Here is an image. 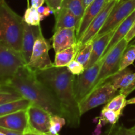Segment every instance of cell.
<instances>
[{
    "label": "cell",
    "mask_w": 135,
    "mask_h": 135,
    "mask_svg": "<svg viewBox=\"0 0 135 135\" xmlns=\"http://www.w3.org/2000/svg\"><path fill=\"white\" fill-rule=\"evenodd\" d=\"M36 76L55 94L64 113V117L71 128L80 125V115L79 102L75 93L76 79L67 67L55 66L35 71Z\"/></svg>",
    "instance_id": "6da1fadb"
},
{
    "label": "cell",
    "mask_w": 135,
    "mask_h": 135,
    "mask_svg": "<svg viewBox=\"0 0 135 135\" xmlns=\"http://www.w3.org/2000/svg\"><path fill=\"white\" fill-rule=\"evenodd\" d=\"M1 87L17 92L32 104L44 108L52 115L64 117L63 109L54 92L38 79L35 71L26 65L21 67Z\"/></svg>",
    "instance_id": "7a4b0ae2"
},
{
    "label": "cell",
    "mask_w": 135,
    "mask_h": 135,
    "mask_svg": "<svg viewBox=\"0 0 135 135\" xmlns=\"http://www.w3.org/2000/svg\"><path fill=\"white\" fill-rule=\"evenodd\" d=\"M23 18L9 6L5 0H0V30L3 42L18 52L22 48L24 30Z\"/></svg>",
    "instance_id": "3957f363"
},
{
    "label": "cell",
    "mask_w": 135,
    "mask_h": 135,
    "mask_svg": "<svg viewBox=\"0 0 135 135\" xmlns=\"http://www.w3.org/2000/svg\"><path fill=\"white\" fill-rule=\"evenodd\" d=\"M129 42L123 38L107 54L102 65L98 75L90 92L98 88L100 85L107 81L112 75L119 71L121 58L124 51L129 46Z\"/></svg>",
    "instance_id": "277c9868"
},
{
    "label": "cell",
    "mask_w": 135,
    "mask_h": 135,
    "mask_svg": "<svg viewBox=\"0 0 135 135\" xmlns=\"http://www.w3.org/2000/svg\"><path fill=\"white\" fill-rule=\"evenodd\" d=\"M26 65L21 52L0 41V84L3 85L21 67Z\"/></svg>",
    "instance_id": "5b68a950"
},
{
    "label": "cell",
    "mask_w": 135,
    "mask_h": 135,
    "mask_svg": "<svg viewBox=\"0 0 135 135\" xmlns=\"http://www.w3.org/2000/svg\"><path fill=\"white\" fill-rule=\"evenodd\" d=\"M117 92V90L115 89L110 82H105L79 103L81 116L93 108L109 102L116 96Z\"/></svg>",
    "instance_id": "8992f818"
},
{
    "label": "cell",
    "mask_w": 135,
    "mask_h": 135,
    "mask_svg": "<svg viewBox=\"0 0 135 135\" xmlns=\"http://www.w3.org/2000/svg\"><path fill=\"white\" fill-rule=\"evenodd\" d=\"M50 40L44 38L42 31L40 32L36 40L32 54L26 67L33 71L43 70L54 66L49 56V51L51 48Z\"/></svg>",
    "instance_id": "52a82bcc"
},
{
    "label": "cell",
    "mask_w": 135,
    "mask_h": 135,
    "mask_svg": "<svg viewBox=\"0 0 135 135\" xmlns=\"http://www.w3.org/2000/svg\"><path fill=\"white\" fill-rule=\"evenodd\" d=\"M28 131L26 133L45 134L50 133L52 114L38 105L32 104L27 109Z\"/></svg>",
    "instance_id": "ba28073f"
},
{
    "label": "cell",
    "mask_w": 135,
    "mask_h": 135,
    "mask_svg": "<svg viewBox=\"0 0 135 135\" xmlns=\"http://www.w3.org/2000/svg\"><path fill=\"white\" fill-rule=\"evenodd\" d=\"M134 11H135V0H127L120 4H116L102 28L99 31L93 40L118 27L120 24Z\"/></svg>",
    "instance_id": "9c48e42d"
},
{
    "label": "cell",
    "mask_w": 135,
    "mask_h": 135,
    "mask_svg": "<svg viewBox=\"0 0 135 135\" xmlns=\"http://www.w3.org/2000/svg\"><path fill=\"white\" fill-rule=\"evenodd\" d=\"M105 58H101L94 65L86 69L75 80V93L78 102H81L90 92L98 75L99 71Z\"/></svg>",
    "instance_id": "30bf717a"
},
{
    "label": "cell",
    "mask_w": 135,
    "mask_h": 135,
    "mask_svg": "<svg viewBox=\"0 0 135 135\" xmlns=\"http://www.w3.org/2000/svg\"><path fill=\"white\" fill-rule=\"evenodd\" d=\"M118 1L119 0H112L109 2L105 3L101 11L94 18L82 38L77 42L79 46V50H81L84 45L86 44L90 41H93V39L96 37L99 31L102 28L103 26L106 22L109 15L114 9Z\"/></svg>",
    "instance_id": "8fae6325"
},
{
    "label": "cell",
    "mask_w": 135,
    "mask_h": 135,
    "mask_svg": "<svg viewBox=\"0 0 135 135\" xmlns=\"http://www.w3.org/2000/svg\"><path fill=\"white\" fill-rule=\"evenodd\" d=\"M0 127L26 133L28 131L27 109L0 117Z\"/></svg>",
    "instance_id": "7c38bea8"
},
{
    "label": "cell",
    "mask_w": 135,
    "mask_h": 135,
    "mask_svg": "<svg viewBox=\"0 0 135 135\" xmlns=\"http://www.w3.org/2000/svg\"><path fill=\"white\" fill-rule=\"evenodd\" d=\"M41 31H42V28L40 25L30 26L25 22H24L23 36H22V48H21V53L26 65L30 61L34 44Z\"/></svg>",
    "instance_id": "4fadbf2b"
},
{
    "label": "cell",
    "mask_w": 135,
    "mask_h": 135,
    "mask_svg": "<svg viewBox=\"0 0 135 135\" xmlns=\"http://www.w3.org/2000/svg\"><path fill=\"white\" fill-rule=\"evenodd\" d=\"M76 28H63L54 32L52 47L55 53L66 50L77 43Z\"/></svg>",
    "instance_id": "5bb4252c"
},
{
    "label": "cell",
    "mask_w": 135,
    "mask_h": 135,
    "mask_svg": "<svg viewBox=\"0 0 135 135\" xmlns=\"http://www.w3.org/2000/svg\"><path fill=\"white\" fill-rule=\"evenodd\" d=\"M106 0H94L93 2L86 9L84 15L76 28V35L77 42L82 38L94 18L101 11L105 5Z\"/></svg>",
    "instance_id": "9a60e30c"
},
{
    "label": "cell",
    "mask_w": 135,
    "mask_h": 135,
    "mask_svg": "<svg viewBox=\"0 0 135 135\" xmlns=\"http://www.w3.org/2000/svg\"><path fill=\"white\" fill-rule=\"evenodd\" d=\"M117 28L118 27L115 28V29L112 30V31L104 34L102 36L94 40L92 54H91L90 58L88 64L86 66L85 69L90 67L91 66L94 65L96 62H98L101 59L104 51L108 47L112 36H113Z\"/></svg>",
    "instance_id": "2e32d148"
},
{
    "label": "cell",
    "mask_w": 135,
    "mask_h": 135,
    "mask_svg": "<svg viewBox=\"0 0 135 135\" xmlns=\"http://www.w3.org/2000/svg\"><path fill=\"white\" fill-rule=\"evenodd\" d=\"M135 22V11L133 12L127 18H125L121 24L118 28H117L116 31L115 32L114 34L112 36L108 47L104 51L102 56L101 58H105L107 54L120 42L122 39L125 38L127 34L131 30L133 26V24Z\"/></svg>",
    "instance_id": "e0dca14e"
},
{
    "label": "cell",
    "mask_w": 135,
    "mask_h": 135,
    "mask_svg": "<svg viewBox=\"0 0 135 135\" xmlns=\"http://www.w3.org/2000/svg\"><path fill=\"white\" fill-rule=\"evenodd\" d=\"M55 18V25L53 30L54 32L61 29L78 28L79 21L77 17L69 9L61 7L54 14Z\"/></svg>",
    "instance_id": "ac0fdd59"
},
{
    "label": "cell",
    "mask_w": 135,
    "mask_h": 135,
    "mask_svg": "<svg viewBox=\"0 0 135 135\" xmlns=\"http://www.w3.org/2000/svg\"><path fill=\"white\" fill-rule=\"evenodd\" d=\"M134 78L135 73L127 67L122 71L116 73L108 80L115 89L118 90V89L123 90L129 86L134 80Z\"/></svg>",
    "instance_id": "d6986e66"
},
{
    "label": "cell",
    "mask_w": 135,
    "mask_h": 135,
    "mask_svg": "<svg viewBox=\"0 0 135 135\" xmlns=\"http://www.w3.org/2000/svg\"><path fill=\"white\" fill-rule=\"evenodd\" d=\"M79 51V46L78 43H76L72 47L55 53L54 66L57 67H67L70 62L75 59Z\"/></svg>",
    "instance_id": "ffe728a7"
},
{
    "label": "cell",
    "mask_w": 135,
    "mask_h": 135,
    "mask_svg": "<svg viewBox=\"0 0 135 135\" xmlns=\"http://www.w3.org/2000/svg\"><path fill=\"white\" fill-rule=\"evenodd\" d=\"M31 102L24 98L20 100L9 102L0 105V117L18 112L20 110L27 109Z\"/></svg>",
    "instance_id": "44dd1931"
},
{
    "label": "cell",
    "mask_w": 135,
    "mask_h": 135,
    "mask_svg": "<svg viewBox=\"0 0 135 135\" xmlns=\"http://www.w3.org/2000/svg\"><path fill=\"white\" fill-rule=\"evenodd\" d=\"M84 1L85 0H63L61 7L71 11L77 17L80 23L85 11Z\"/></svg>",
    "instance_id": "7402d4cb"
},
{
    "label": "cell",
    "mask_w": 135,
    "mask_h": 135,
    "mask_svg": "<svg viewBox=\"0 0 135 135\" xmlns=\"http://www.w3.org/2000/svg\"><path fill=\"white\" fill-rule=\"evenodd\" d=\"M126 96L122 94H119L117 96H115L103 108L107 109H110L114 112H117L120 114H123V111L127 105Z\"/></svg>",
    "instance_id": "603a6c76"
},
{
    "label": "cell",
    "mask_w": 135,
    "mask_h": 135,
    "mask_svg": "<svg viewBox=\"0 0 135 135\" xmlns=\"http://www.w3.org/2000/svg\"><path fill=\"white\" fill-rule=\"evenodd\" d=\"M92 46H93V41L91 40L84 45L81 50H79L75 58V60L83 65L84 67H86L90 60L92 51Z\"/></svg>",
    "instance_id": "cb8c5ba5"
},
{
    "label": "cell",
    "mask_w": 135,
    "mask_h": 135,
    "mask_svg": "<svg viewBox=\"0 0 135 135\" xmlns=\"http://www.w3.org/2000/svg\"><path fill=\"white\" fill-rule=\"evenodd\" d=\"M135 61V45H130L127 46L123 54L121 60L119 71L125 69L133 64Z\"/></svg>",
    "instance_id": "d4e9b609"
},
{
    "label": "cell",
    "mask_w": 135,
    "mask_h": 135,
    "mask_svg": "<svg viewBox=\"0 0 135 135\" xmlns=\"http://www.w3.org/2000/svg\"><path fill=\"white\" fill-rule=\"evenodd\" d=\"M121 115H122L114 112V111L103 108L101 112L100 117H99L98 118L102 125H106L107 123H109L112 124V125H115L117 123Z\"/></svg>",
    "instance_id": "484cf974"
},
{
    "label": "cell",
    "mask_w": 135,
    "mask_h": 135,
    "mask_svg": "<svg viewBox=\"0 0 135 135\" xmlns=\"http://www.w3.org/2000/svg\"><path fill=\"white\" fill-rule=\"evenodd\" d=\"M23 20L26 24L30 26H39L40 25V15L38 10L33 7H27L25 11Z\"/></svg>",
    "instance_id": "4316f807"
},
{
    "label": "cell",
    "mask_w": 135,
    "mask_h": 135,
    "mask_svg": "<svg viewBox=\"0 0 135 135\" xmlns=\"http://www.w3.org/2000/svg\"><path fill=\"white\" fill-rule=\"evenodd\" d=\"M21 98H22V96L15 91L3 87L0 88V105Z\"/></svg>",
    "instance_id": "83f0119b"
},
{
    "label": "cell",
    "mask_w": 135,
    "mask_h": 135,
    "mask_svg": "<svg viewBox=\"0 0 135 135\" xmlns=\"http://www.w3.org/2000/svg\"><path fill=\"white\" fill-rule=\"evenodd\" d=\"M66 119L63 117L57 115H52L50 123V133L51 134H57L59 133L61 128L65 125Z\"/></svg>",
    "instance_id": "f1b7e54d"
},
{
    "label": "cell",
    "mask_w": 135,
    "mask_h": 135,
    "mask_svg": "<svg viewBox=\"0 0 135 135\" xmlns=\"http://www.w3.org/2000/svg\"><path fill=\"white\" fill-rule=\"evenodd\" d=\"M69 71L74 75H80L83 73L85 70V67L83 65L79 62L76 61V60H73L72 61L69 63L68 65L67 66Z\"/></svg>",
    "instance_id": "f546056e"
},
{
    "label": "cell",
    "mask_w": 135,
    "mask_h": 135,
    "mask_svg": "<svg viewBox=\"0 0 135 135\" xmlns=\"http://www.w3.org/2000/svg\"><path fill=\"white\" fill-rule=\"evenodd\" d=\"M113 135H135V133L131 129H127L123 126L116 127L114 129H112Z\"/></svg>",
    "instance_id": "4dcf8cb0"
},
{
    "label": "cell",
    "mask_w": 135,
    "mask_h": 135,
    "mask_svg": "<svg viewBox=\"0 0 135 135\" xmlns=\"http://www.w3.org/2000/svg\"><path fill=\"white\" fill-rule=\"evenodd\" d=\"M45 2L46 3L49 7H50L54 11V15L61 8L63 0H45Z\"/></svg>",
    "instance_id": "1f68e13d"
},
{
    "label": "cell",
    "mask_w": 135,
    "mask_h": 135,
    "mask_svg": "<svg viewBox=\"0 0 135 135\" xmlns=\"http://www.w3.org/2000/svg\"><path fill=\"white\" fill-rule=\"evenodd\" d=\"M37 10H38V13H39L40 15L41 21H43L44 18L45 17H48L50 15L54 14V11H53L51 8L49 7L48 6L47 7L41 6L40 7H38V9H37Z\"/></svg>",
    "instance_id": "d6a6232c"
},
{
    "label": "cell",
    "mask_w": 135,
    "mask_h": 135,
    "mask_svg": "<svg viewBox=\"0 0 135 135\" xmlns=\"http://www.w3.org/2000/svg\"><path fill=\"white\" fill-rule=\"evenodd\" d=\"M135 90V78L133 82H132L131 84L128 87H127L126 88L123 90H120L119 94H124L125 96H127L128 95L130 94L132 92Z\"/></svg>",
    "instance_id": "836d02e7"
},
{
    "label": "cell",
    "mask_w": 135,
    "mask_h": 135,
    "mask_svg": "<svg viewBox=\"0 0 135 135\" xmlns=\"http://www.w3.org/2000/svg\"><path fill=\"white\" fill-rule=\"evenodd\" d=\"M0 132L4 133L6 135H25V133L21 132L15 131L11 130V129H6V128L0 127Z\"/></svg>",
    "instance_id": "e575fe53"
},
{
    "label": "cell",
    "mask_w": 135,
    "mask_h": 135,
    "mask_svg": "<svg viewBox=\"0 0 135 135\" xmlns=\"http://www.w3.org/2000/svg\"><path fill=\"white\" fill-rule=\"evenodd\" d=\"M135 38V22L133 24V26L131 28V30H129V32H128V34H127L126 36L125 37V39L126 40L127 42L130 43L132 40Z\"/></svg>",
    "instance_id": "d590c367"
},
{
    "label": "cell",
    "mask_w": 135,
    "mask_h": 135,
    "mask_svg": "<svg viewBox=\"0 0 135 135\" xmlns=\"http://www.w3.org/2000/svg\"><path fill=\"white\" fill-rule=\"evenodd\" d=\"M45 0H31V5L32 7L38 9L40 7L42 6Z\"/></svg>",
    "instance_id": "8d00e7d4"
},
{
    "label": "cell",
    "mask_w": 135,
    "mask_h": 135,
    "mask_svg": "<svg viewBox=\"0 0 135 135\" xmlns=\"http://www.w3.org/2000/svg\"><path fill=\"white\" fill-rule=\"evenodd\" d=\"M102 125V123L101 121L99 120L98 124L97 125V127H96V130L94 131V132L93 133V134L92 135H100V133H101V128Z\"/></svg>",
    "instance_id": "74e56055"
},
{
    "label": "cell",
    "mask_w": 135,
    "mask_h": 135,
    "mask_svg": "<svg viewBox=\"0 0 135 135\" xmlns=\"http://www.w3.org/2000/svg\"><path fill=\"white\" fill-rule=\"evenodd\" d=\"M127 105H131V104H135V97L132 98L131 99L127 100L126 101Z\"/></svg>",
    "instance_id": "f35d334b"
},
{
    "label": "cell",
    "mask_w": 135,
    "mask_h": 135,
    "mask_svg": "<svg viewBox=\"0 0 135 135\" xmlns=\"http://www.w3.org/2000/svg\"><path fill=\"white\" fill-rule=\"evenodd\" d=\"M93 1L94 0H85V1H84V9H85V10L93 2Z\"/></svg>",
    "instance_id": "ab89813d"
},
{
    "label": "cell",
    "mask_w": 135,
    "mask_h": 135,
    "mask_svg": "<svg viewBox=\"0 0 135 135\" xmlns=\"http://www.w3.org/2000/svg\"><path fill=\"white\" fill-rule=\"evenodd\" d=\"M25 135H44V134H38V133H25Z\"/></svg>",
    "instance_id": "60d3db41"
},
{
    "label": "cell",
    "mask_w": 135,
    "mask_h": 135,
    "mask_svg": "<svg viewBox=\"0 0 135 135\" xmlns=\"http://www.w3.org/2000/svg\"><path fill=\"white\" fill-rule=\"evenodd\" d=\"M129 44H130V45H135V38L133 40L131 41V42H130V43Z\"/></svg>",
    "instance_id": "b9f144b4"
},
{
    "label": "cell",
    "mask_w": 135,
    "mask_h": 135,
    "mask_svg": "<svg viewBox=\"0 0 135 135\" xmlns=\"http://www.w3.org/2000/svg\"><path fill=\"white\" fill-rule=\"evenodd\" d=\"M126 1H127V0H119L118 2H117V4H120L121 3H123Z\"/></svg>",
    "instance_id": "7bdbcfd3"
},
{
    "label": "cell",
    "mask_w": 135,
    "mask_h": 135,
    "mask_svg": "<svg viewBox=\"0 0 135 135\" xmlns=\"http://www.w3.org/2000/svg\"><path fill=\"white\" fill-rule=\"evenodd\" d=\"M131 130L133 131V132H134V133H135V125H134V126H133L132 128H131Z\"/></svg>",
    "instance_id": "ee69618b"
},
{
    "label": "cell",
    "mask_w": 135,
    "mask_h": 135,
    "mask_svg": "<svg viewBox=\"0 0 135 135\" xmlns=\"http://www.w3.org/2000/svg\"><path fill=\"white\" fill-rule=\"evenodd\" d=\"M30 3H29V0H27V7H30Z\"/></svg>",
    "instance_id": "f6af8a7d"
},
{
    "label": "cell",
    "mask_w": 135,
    "mask_h": 135,
    "mask_svg": "<svg viewBox=\"0 0 135 135\" xmlns=\"http://www.w3.org/2000/svg\"><path fill=\"white\" fill-rule=\"evenodd\" d=\"M44 135H57V134H51V133H46V134H45Z\"/></svg>",
    "instance_id": "bcb514c9"
},
{
    "label": "cell",
    "mask_w": 135,
    "mask_h": 135,
    "mask_svg": "<svg viewBox=\"0 0 135 135\" xmlns=\"http://www.w3.org/2000/svg\"><path fill=\"white\" fill-rule=\"evenodd\" d=\"M1 36H2V34H1V31L0 30V40H1Z\"/></svg>",
    "instance_id": "7dc6e473"
},
{
    "label": "cell",
    "mask_w": 135,
    "mask_h": 135,
    "mask_svg": "<svg viewBox=\"0 0 135 135\" xmlns=\"http://www.w3.org/2000/svg\"><path fill=\"white\" fill-rule=\"evenodd\" d=\"M0 135H6L5 134H4V133H1V132H0Z\"/></svg>",
    "instance_id": "c3c4849f"
},
{
    "label": "cell",
    "mask_w": 135,
    "mask_h": 135,
    "mask_svg": "<svg viewBox=\"0 0 135 135\" xmlns=\"http://www.w3.org/2000/svg\"><path fill=\"white\" fill-rule=\"evenodd\" d=\"M112 1V0H106V2H105V3L109 2V1Z\"/></svg>",
    "instance_id": "681fc988"
},
{
    "label": "cell",
    "mask_w": 135,
    "mask_h": 135,
    "mask_svg": "<svg viewBox=\"0 0 135 135\" xmlns=\"http://www.w3.org/2000/svg\"><path fill=\"white\" fill-rule=\"evenodd\" d=\"M1 84H0V88H1Z\"/></svg>",
    "instance_id": "f907efd6"
},
{
    "label": "cell",
    "mask_w": 135,
    "mask_h": 135,
    "mask_svg": "<svg viewBox=\"0 0 135 135\" xmlns=\"http://www.w3.org/2000/svg\"><path fill=\"white\" fill-rule=\"evenodd\" d=\"M57 135H59V134H58V133H57Z\"/></svg>",
    "instance_id": "816d5d0a"
},
{
    "label": "cell",
    "mask_w": 135,
    "mask_h": 135,
    "mask_svg": "<svg viewBox=\"0 0 135 135\" xmlns=\"http://www.w3.org/2000/svg\"><path fill=\"white\" fill-rule=\"evenodd\" d=\"M109 135H110V134H109Z\"/></svg>",
    "instance_id": "f5cc1de1"
}]
</instances>
